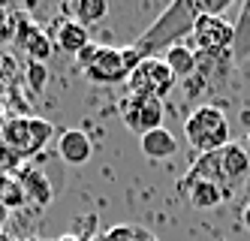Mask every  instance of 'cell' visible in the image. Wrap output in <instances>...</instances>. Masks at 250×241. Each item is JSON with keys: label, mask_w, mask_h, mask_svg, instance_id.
Segmentation results:
<instances>
[{"label": "cell", "mask_w": 250, "mask_h": 241, "mask_svg": "<svg viewBox=\"0 0 250 241\" xmlns=\"http://www.w3.org/2000/svg\"><path fill=\"white\" fill-rule=\"evenodd\" d=\"M199 0H175L169 3L163 12H160L151 27L139 36L133 43V51L139 54V61H148V58H157V48H172V45H181L187 43V36L199 18Z\"/></svg>", "instance_id": "6da1fadb"}, {"label": "cell", "mask_w": 250, "mask_h": 241, "mask_svg": "<svg viewBox=\"0 0 250 241\" xmlns=\"http://www.w3.org/2000/svg\"><path fill=\"white\" fill-rule=\"evenodd\" d=\"M184 136L193 145L196 154H214L226 148L229 139V121L217 106H199L184 121Z\"/></svg>", "instance_id": "7a4b0ae2"}, {"label": "cell", "mask_w": 250, "mask_h": 241, "mask_svg": "<svg viewBox=\"0 0 250 241\" xmlns=\"http://www.w3.org/2000/svg\"><path fill=\"white\" fill-rule=\"evenodd\" d=\"M232 36H235V30L223 15H199L184 45L193 48L196 54H205V58L232 61Z\"/></svg>", "instance_id": "3957f363"}, {"label": "cell", "mask_w": 250, "mask_h": 241, "mask_svg": "<svg viewBox=\"0 0 250 241\" xmlns=\"http://www.w3.org/2000/svg\"><path fill=\"white\" fill-rule=\"evenodd\" d=\"M178 85V79L172 76V69L166 66L163 58H148L142 61L127 79V90L136 97H145V100H160L163 103L166 94H172V88Z\"/></svg>", "instance_id": "277c9868"}, {"label": "cell", "mask_w": 250, "mask_h": 241, "mask_svg": "<svg viewBox=\"0 0 250 241\" xmlns=\"http://www.w3.org/2000/svg\"><path fill=\"white\" fill-rule=\"evenodd\" d=\"M51 139V124L42 118H12L3 127V145L12 154L27 157Z\"/></svg>", "instance_id": "5b68a950"}, {"label": "cell", "mask_w": 250, "mask_h": 241, "mask_svg": "<svg viewBox=\"0 0 250 241\" xmlns=\"http://www.w3.org/2000/svg\"><path fill=\"white\" fill-rule=\"evenodd\" d=\"M121 118H124V127H127V130L145 136V133H151V130L163 127V103L127 94L121 100Z\"/></svg>", "instance_id": "8992f818"}, {"label": "cell", "mask_w": 250, "mask_h": 241, "mask_svg": "<svg viewBox=\"0 0 250 241\" xmlns=\"http://www.w3.org/2000/svg\"><path fill=\"white\" fill-rule=\"evenodd\" d=\"M82 72H84V79L94 82V85H118V82L130 79L127 66L121 61V48H109V45H100L91 66H84Z\"/></svg>", "instance_id": "52a82bcc"}, {"label": "cell", "mask_w": 250, "mask_h": 241, "mask_svg": "<svg viewBox=\"0 0 250 241\" xmlns=\"http://www.w3.org/2000/svg\"><path fill=\"white\" fill-rule=\"evenodd\" d=\"M217 166H220V184L232 193L235 184H241L250 175V151L238 142H229L217 151Z\"/></svg>", "instance_id": "ba28073f"}, {"label": "cell", "mask_w": 250, "mask_h": 241, "mask_svg": "<svg viewBox=\"0 0 250 241\" xmlns=\"http://www.w3.org/2000/svg\"><path fill=\"white\" fill-rule=\"evenodd\" d=\"M51 43H55L61 51L66 54H79L87 43H91V36H87V27L73 22V18H58L55 24H51Z\"/></svg>", "instance_id": "9c48e42d"}, {"label": "cell", "mask_w": 250, "mask_h": 241, "mask_svg": "<svg viewBox=\"0 0 250 241\" xmlns=\"http://www.w3.org/2000/svg\"><path fill=\"white\" fill-rule=\"evenodd\" d=\"M58 154L69 163V166H82L91 160L94 154V145L87 139L84 130H66V133L58 139Z\"/></svg>", "instance_id": "30bf717a"}, {"label": "cell", "mask_w": 250, "mask_h": 241, "mask_svg": "<svg viewBox=\"0 0 250 241\" xmlns=\"http://www.w3.org/2000/svg\"><path fill=\"white\" fill-rule=\"evenodd\" d=\"M139 148H142V154H145L148 160H166L178 151V139L169 133L166 127H160V130H151V133H145L139 139Z\"/></svg>", "instance_id": "8fae6325"}, {"label": "cell", "mask_w": 250, "mask_h": 241, "mask_svg": "<svg viewBox=\"0 0 250 241\" xmlns=\"http://www.w3.org/2000/svg\"><path fill=\"white\" fill-rule=\"evenodd\" d=\"M184 193H187V199H190V205L199 208V211L217 208L220 202H226V199L232 196V193H226L220 184H214V181H196V184H190V187H184Z\"/></svg>", "instance_id": "7c38bea8"}, {"label": "cell", "mask_w": 250, "mask_h": 241, "mask_svg": "<svg viewBox=\"0 0 250 241\" xmlns=\"http://www.w3.org/2000/svg\"><path fill=\"white\" fill-rule=\"evenodd\" d=\"M21 45L27 51V58L33 64H45L51 58V51H55V43H51V36L45 30H40L37 24H24L21 30Z\"/></svg>", "instance_id": "4fadbf2b"}, {"label": "cell", "mask_w": 250, "mask_h": 241, "mask_svg": "<svg viewBox=\"0 0 250 241\" xmlns=\"http://www.w3.org/2000/svg\"><path fill=\"white\" fill-rule=\"evenodd\" d=\"M235 36H232V61L241 64L250 58V0L241 3V12L235 18V24H232Z\"/></svg>", "instance_id": "5bb4252c"}, {"label": "cell", "mask_w": 250, "mask_h": 241, "mask_svg": "<svg viewBox=\"0 0 250 241\" xmlns=\"http://www.w3.org/2000/svg\"><path fill=\"white\" fill-rule=\"evenodd\" d=\"M66 18H73V22L79 24H97L105 18V12H109V3L105 0H73V3H66L63 6Z\"/></svg>", "instance_id": "9a60e30c"}, {"label": "cell", "mask_w": 250, "mask_h": 241, "mask_svg": "<svg viewBox=\"0 0 250 241\" xmlns=\"http://www.w3.org/2000/svg\"><path fill=\"white\" fill-rule=\"evenodd\" d=\"M163 61H166V66L172 69L175 79H190V76H196V51L187 48L184 43H181V45H172V48L166 51Z\"/></svg>", "instance_id": "2e32d148"}, {"label": "cell", "mask_w": 250, "mask_h": 241, "mask_svg": "<svg viewBox=\"0 0 250 241\" xmlns=\"http://www.w3.org/2000/svg\"><path fill=\"white\" fill-rule=\"evenodd\" d=\"M21 190H27V196L37 199L40 205L51 202V184L45 181V172L42 169H24L21 172Z\"/></svg>", "instance_id": "e0dca14e"}, {"label": "cell", "mask_w": 250, "mask_h": 241, "mask_svg": "<svg viewBox=\"0 0 250 241\" xmlns=\"http://www.w3.org/2000/svg\"><path fill=\"white\" fill-rule=\"evenodd\" d=\"M151 235H145L139 226H115L103 235V241H148Z\"/></svg>", "instance_id": "ac0fdd59"}, {"label": "cell", "mask_w": 250, "mask_h": 241, "mask_svg": "<svg viewBox=\"0 0 250 241\" xmlns=\"http://www.w3.org/2000/svg\"><path fill=\"white\" fill-rule=\"evenodd\" d=\"M27 79H30V88L40 94V90L45 88V82H48V69H45V64H33V61H30V66H27Z\"/></svg>", "instance_id": "d6986e66"}, {"label": "cell", "mask_w": 250, "mask_h": 241, "mask_svg": "<svg viewBox=\"0 0 250 241\" xmlns=\"http://www.w3.org/2000/svg\"><path fill=\"white\" fill-rule=\"evenodd\" d=\"M226 6H229V0H199V12L202 15H223Z\"/></svg>", "instance_id": "ffe728a7"}, {"label": "cell", "mask_w": 250, "mask_h": 241, "mask_svg": "<svg viewBox=\"0 0 250 241\" xmlns=\"http://www.w3.org/2000/svg\"><path fill=\"white\" fill-rule=\"evenodd\" d=\"M97 51H100V45H97V43H87V45L76 54V64H79L82 69H84V66H91V61L97 58Z\"/></svg>", "instance_id": "44dd1931"}, {"label": "cell", "mask_w": 250, "mask_h": 241, "mask_svg": "<svg viewBox=\"0 0 250 241\" xmlns=\"http://www.w3.org/2000/svg\"><path fill=\"white\" fill-rule=\"evenodd\" d=\"M241 223H244V229L250 232V199L244 202V208H241Z\"/></svg>", "instance_id": "7402d4cb"}, {"label": "cell", "mask_w": 250, "mask_h": 241, "mask_svg": "<svg viewBox=\"0 0 250 241\" xmlns=\"http://www.w3.org/2000/svg\"><path fill=\"white\" fill-rule=\"evenodd\" d=\"M244 148H247V151H250V133H247V142H244Z\"/></svg>", "instance_id": "603a6c76"}, {"label": "cell", "mask_w": 250, "mask_h": 241, "mask_svg": "<svg viewBox=\"0 0 250 241\" xmlns=\"http://www.w3.org/2000/svg\"><path fill=\"white\" fill-rule=\"evenodd\" d=\"M148 241H157V238H148Z\"/></svg>", "instance_id": "cb8c5ba5"}]
</instances>
